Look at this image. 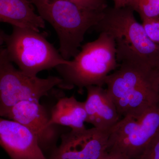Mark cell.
<instances>
[{"label": "cell", "instance_id": "44dd1931", "mask_svg": "<svg viewBox=\"0 0 159 159\" xmlns=\"http://www.w3.org/2000/svg\"><path fill=\"white\" fill-rule=\"evenodd\" d=\"M7 35V34H6L3 30L0 29V46L5 43Z\"/></svg>", "mask_w": 159, "mask_h": 159}, {"label": "cell", "instance_id": "277c9868", "mask_svg": "<svg viewBox=\"0 0 159 159\" xmlns=\"http://www.w3.org/2000/svg\"><path fill=\"white\" fill-rule=\"evenodd\" d=\"M12 28L11 34L6 36V48L11 62L23 73L36 77L41 71L68 62L45 34L29 28Z\"/></svg>", "mask_w": 159, "mask_h": 159}, {"label": "cell", "instance_id": "5b68a950", "mask_svg": "<svg viewBox=\"0 0 159 159\" xmlns=\"http://www.w3.org/2000/svg\"><path fill=\"white\" fill-rule=\"evenodd\" d=\"M61 79L49 76L46 78L29 76L16 68L6 48L0 49V117L6 118L11 108L23 100H40L48 95Z\"/></svg>", "mask_w": 159, "mask_h": 159}, {"label": "cell", "instance_id": "5bb4252c", "mask_svg": "<svg viewBox=\"0 0 159 159\" xmlns=\"http://www.w3.org/2000/svg\"><path fill=\"white\" fill-rule=\"evenodd\" d=\"M125 6L138 12L142 21L159 17V0H127Z\"/></svg>", "mask_w": 159, "mask_h": 159}, {"label": "cell", "instance_id": "9a60e30c", "mask_svg": "<svg viewBox=\"0 0 159 159\" xmlns=\"http://www.w3.org/2000/svg\"><path fill=\"white\" fill-rule=\"evenodd\" d=\"M142 25L149 39L159 46V17L142 21Z\"/></svg>", "mask_w": 159, "mask_h": 159}, {"label": "cell", "instance_id": "7a4b0ae2", "mask_svg": "<svg viewBox=\"0 0 159 159\" xmlns=\"http://www.w3.org/2000/svg\"><path fill=\"white\" fill-rule=\"evenodd\" d=\"M119 66L115 40L101 32L97 39L81 46L67 63L55 68L61 79L59 88L70 90L77 87L81 93L89 86L102 87L107 76Z\"/></svg>", "mask_w": 159, "mask_h": 159}, {"label": "cell", "instance_id": "4fadbf2b", "mask_svg": "<svg viewBox=\"0 0 159 159\" xmlns=\"http://www.w3.org/2000/svg\"><path fill=\"white\" fill-rule=\"evenodd\" d=\"M86 120L84 103L78 101L74 96L61 98L50 114V124L66 126L71 130L86 128Z\"/></svg>", "mask_w": 159, "mask_h": 159}, {"label": "cell", "instance_id": "ac0fdd59", "mask_svg": "<svg viewBox=\"0 0 159 159\" xmlns=\"http://www.w3.org/2000/svg\"><path fill=\"white\" fill-rule=\"evenodd\" d=\"M100 159H128L122 154L114 151L108 150L106 151Z\"/></svg>", "mask_w": 159, "mask_h": 159}, {"label": "cell", "instance_id": "6da1fadb", "mask_svg": "<svg viewBox=\"0 0 159 159\" xmlns=\"http://www.w3.org/2000/svg\"><path fill=\"white\" fill-rule=\"evenodd\" d=\"M116 48L119 66L107 76L105 84L120 116L159 105L154 67L126 46L117 44Z\"/></svg>", "mask_w": 159, "mask_h": 159}, {"label": "cell", "instance_id": "ba28073f", "mask_svg": "<svg viewBox=\"0 0 159 159\" xmlns=\"http://www.w3.org/2000/svg\"><path fill=\"white\" fill-rule=\"evenodd\" d=\"M109 134L94 127L64 133L49 159H100L108 148Z\"/></svg>", "mask_w": 159, "mask_h": 159}, {"label": "cell", "instance_id": "2e32d148", "mask_svg": "<svg viewBox=\"0 0 159 159\" xmlns=\"http://www.w3.org/2000/svg\"><path fill=\"white\" fill-rule=\"evenodd\" d=\"M84 9L93 11H103L107 8L106 0H66Z\"/></svg>", "mask_w": 159, "mask_h": 159}, {"label": "cell", "instance_id": "8992f818", "mask_svg": "<svg viewBox=\"0 0 159 159\" xmlns=\"http://www.w3.org/2000/svg\"><path fill=\"white\" fill-rule=\"evenodd\" d=\"M159 134V105L123 117L110 131L108 150L138 159Z\"/></svg>", "mask_w": 159, "mask_h": 159}, {"label": "cell", "instance_id": "30bf717a", "mask_svg": "<svg viewBox=\"0 0 159 159\" xmlns=\"http://www.w3.org/2000/svg\"><path fill=\"white\" fill-rule=\"evenodd\" d=\"M0 146L12 159H48L36 136L19 122L0 117Z\"/></svg>", "mask_w": 159, "mask_h": 159}, {"label": "cell", "instance_id": "52a82bcc", "mask_svg": "<svg viewBox=\"0 0 159 159\" xmlns=\"http://www.w3.org/2000/svg\"><path fill=\"white\" fill-rule=\"evenodd\" d=\"M134 12L127 6L107 7L94 29L99 33L108 34L116 43L123 44L155 66L159 63V46L149 39L142 24L137 21Z\"/></svg>", "mask_w": 159, "mask_h": 159}, {"label": "cell", "instance_id": "8fae6325", "mask_svg": "<svg viewBox=\"0 0 159 159\" xmlns=\"http://www.w3.org/2000/svg\"><path fill=\"white\" fill-rule=\"evenodd\" d=\"M86 89L87 95L84 102L86 122L98 129L110 131L121 119L113 100L102 87L89 86Z\"/></svg>", "mask_w": 159, "mask_h": 159}, {"label": "cell", "instance_id": "ffe728a7", "mask_svg": "<svg viewBox=\"0 0 159 159\" xmlns=\"http://www.w3.org/2000/svg\"><path fill=\"white\" fill-rule=\"evenodd\" d=\"M154 70L157 84L158 93L159 97V63L157 65L154 66Z\"/></svg>", "mask_w": 159, "mask_h": 159}, {"label": "cell", "instance_id": "3957f363", "mask_svg": "<svg viewBox=\"0 0 159 159\" xmlns=\"http://www.w3.org/2000/svg\"><path fill=\"white\" fill-rule=\"evenodd\" d=\"M39 15L48 22L57 33L60 54L66 60L80 51L87 31L103 17V11L84 9L66 0H30Z\"/></svg>", "mask_w": 159, "mask_h": 159}, {"label": "cell", "instance_id": "9c48e42d", "mask_svg": "<svg viewBox=\"0 0 159 159\" xmlns=\"http://www.w3.org/2000/svg\"><path fill=\"white\" fill-rule=\"evenodd\" d=\"M6 118L25 125L37 138L43 152L56 147V142L62 134L60 125L51 124L50 115L40 103L39 100H23L11 108Z\"/></svg>", "mask_w": 159, "mask_h": 159}, {"label": "cell", "instance_id": "d6986e66", "mask_svg": "<svg viewBox=\"0 0 159 159\" xmlns=\"http://www.w3.org/2000/svg\"><path fill=\"white\" fill-rule=\"evenodd\" d=\"M114 7L116 8H121L125 7L127 0H113Z\"/></svg>", "mask_w": 159, "mask_h": 159}, {"label": "cell", "instance_id": "e0dca14e", "mask_svg": "<svg viewBox=\"0 0 159 159\" xmlns=\"http://www.w3.org/2000/svg\"><path fill=\"white\" fill-rule=\"evenodd\" d=\"M138 159H159V134Z\"/></svg>", "mask_w": 159, "mask_h": 159}, {"label": "cell", "instance_id": "7c38bea8", "mask_svg": "<svg viewBox=\"0 0 159 159\" xmlns=\"http://www.w3.org/2000/svg\"><path fill=\"white\" fill-rule=\"evenodd\" d=\"M0 22L37 31L45 26L30 0H0Z\"/></svg>", "mask_w": 159, "mask_h": 159}]
</instances>
